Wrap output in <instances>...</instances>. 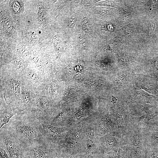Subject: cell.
<instances>
[{
  "label": "cell",
  "instance_id": "obj_1",
  "mask_svg": "<svg viewBox=\"0 0 158 158\" xmlns=\"http://www.w3.org/2000/svg\"><path fill=\"white\" fill-rule=\"evenodd\" d=\"M16 117L5 125L24 148L45 143L42 125L36 116Z\"/></svg>",
  "mask_w": 158,
  "mask_h": 158
},
{
  "label": "cell",
  "instance_id": "obj_2",
  "mask_svg": "<svg viewBox=\"0 0 158 158\" xmlns=\"http://www.w3.org/2000/svg\"><path fill=\"white\" fill-rule=\"evenodd\" d=\"M83 126V124L80 122L69 128L57 153L69 157L77 154H85L86 148L83 145L84 138L85 137Z\"/></svg>",
  "mask_w": 158,
  "mask_h": 158
},
{
  "label": "cell",
  "instance_id": "obj_3",
  "mask_svg": "<svg viewBox=\"0 0 158 158\" xmlns=\"http://www.w3.org/2000/svg\"><path fill=\"white\" fill-rule=\"evenodd\" d=\"M39 120L43 128L45 143L51 150H54L57 152L69 128L68 126L63 127L54 126L45 121Z\"/></svg>",
  "mask_w": 158,
  "mask_h": 158
},
{
  "label": "cell",
  "instance_id": "obj_4",
  "mask_svg": "<svg viewBox=\"0 0 158 158\" xmlns=\"http://www.w3.org/2000/svg\"><path fill=\"white\" fill-rule=\"evenodd\" d=\"M0 145L6 149L11 157L25 158L24 147L20 140L5 125L0 129Z\"/></svg>",
  "mask_w": 158,
  "mask_h": 158
},
{
  "label": "cell",
  "instance_id": "obj_5",
  "mask_svg": "<svg viewBox=\"0 0 158 158\" xmlns=\"http://www.w3.org/2000/svg\"><path fill=\"white\" fill-rule=\"evenodd\" d=\"M91 126H88L85 130L86 149L84 158H94L99 152L94 128L93 125Z\"/></svg>",
  "mask_w": 158,
  "mask_h": 158
},
{
  "label": "cell",
  "instance_id": "obj_6",
  "mask_svg": "<svg viewBox=\"0 0 158 158\" xmlns=\"http://www.w3.org/2000/svg\"><path fill=\"white\" fill-rule=\"evenodd\" d=\"M100 138L97 140L99 152L118 151V138L115 134L110 133Z\"/></svg>",
  "mask_w": 158,
  "mask_h": 158
},
{
  "label": "cell",
  "instance_id": "obj_7",
  "mask_svg": "<svg viewBox=\"0 0 158 158\" xmlns=\"http://www.w3.org/2000/svg\"><path fill=\"white\" fill-rule=\"evenodd\" d=\"M52 151L46 144L33 145L24 148V152L28 158H55L48 153Z\"/></svg>",
  "mask_w": 158,
  "mask_h": 158
},
{
  "label": "cell",
  "instance_id": "obj_8",
  "mask_svg": "<svg viewBox=\"0 0 158 158\" xmlns=\"http://www.w3.org/2000/svg\"><path fill=\"white\" fill-rule=\"evenodd\" d=\"M17 113V111L14 108H5L1 111L0 129L5 125L8 124L11 119Z\"/></svg>",
  "mask_w": 158,
  "mask_h": 158
},
{
  "label": "cell",
  "instance_id": "obj_9",
  "mask_svg": "<svg viewBox=\"0 0 158 158\" xmlns=\"http://www.w3.org/2000/svg\"><path fill=\"white\" fill-rule=\"evenodd\" d=\"M125 111L122 107H119L116 110L115 114V121L118 128H120L125 125L126 117Z\"/></svg>",
  "mask_w": 158,
  "mask_h": 158
},
{
  "label": "cell",
  "instance_id": "obj_10",
  "mask_svg": "<svg viewBox=\"0 0 158 158\" xmlns=\"http://www.w3.org/2000/svg\"><path fill=\"white\" fill-rule=\"evenodd\" d=\"M156 116L155 115L147 114L140 117L136 118V122L139 126L144 127L149 121Z\"/></svg>",
  "mask_w": 158,
  "mask_h": 158
},
{
  "label": "cell",
  "instance_id": "obj_11",
  "mask_svg": "<svg viewBox=\"0 0 158 158\" xmlns=\"http://www.w3.org/2000/svg\"><path fill=\"white\" fill-rule=\"evenodd\" d=\"M116 152L113 151L99 152L94 158H117Z\"/></svg>",
  "mask_w": 158,
  "mask_h": 158
},
{
  "label": "cell",
  "instance_id": "obj_12",
  "mask_svg": "<svg viewBox=\"0 0 158 158\" xmlns=\"http://www.w3.org/2000/svg\"><path fill=\"white\" fill-rule=\"evenodd\" d=\"M10 83L13 93L16 95H18L20 89V84L18 81L12 78L10 80Z\"/></svg>",
  "mask_w": 158,
  "mask_h": 158
},
{
  "label": "cell",
  "instance_id": "obj_13",
  "mask_svg": "<svg viewBox=\"0 0 158 158\" xmlns=\"http://www.w3.org/2000/svg\"><path fill=\"white\" fill-rule=\"evenodd\" d=\"M129 78V75L127 73H121L117 78V83L118 85H121L126 83Z\"/></svg>",
  "mask_w": 158,
  "mask_h": 158
},
{
  "label": "cell",
  "instance_id": "obj_14",
  "mask_svg": "<svg viewBox=\"0 0 158 158\" xmlns=\"http://www.w3.org/2000/svg\"><path fill=\"white\" fill-rule=\"evenodd\" d=\"M21 100L25 105H28L30 102V97L29 93L25 89H23L21 91Z\"/></svg>",
  "mask_w": 158,
  "mask_h": 158
},
{
  "label": "cell",
  "instance_id": "obj_15",
  "mask_svg": "<svg viewBox=\"0 0 158 158\" xmlns=\"http://www.w3.org/2000/svg\"><path fill=\"white\" fill-rule=\"evenodd\" d=\"M82 26L85 31L90 32L91 30L90 25L88 20L86 19H84L82 21Z\"/></svg>",
  "mask_w": 158,
  "mask_h": 158
},
{
  "label": "cell",
  "instance_id": "obj_16",
  "mask_svg": "<svg viewBox=\"0 0 158 158\" xmlns=\"http://www.w3.org/2000/svg\"><path fill=\"white\" fill-rule=\"evenodd\" d=\"M117 155V158H128L127 152L122 150L119 147Z\"/></svg>",
  "mask_w": 158,
  "mask_h": 158
},
{
  "label": "cell",
  "instance_id": "obj_17",
  "mask_svg": "<svg viewBox=\"0 0 158 158\" xmlns=\"http://www.w3.org/2000/svg\"><path fill=\"white\" fill-rule=\"evenodd\" d=\"M157 28L156 25L155 23H152L149 28V35L150 37H152L154 33Z\"/></svg>",
  "mask_w": 158,
  "mask_h": 158
},
{
  "label": "cell",
  "instance_id": "obj_18",
  "mask_svg": "<svg viewBox=\"0 0 158 158\" xmlns=\"http://www.w3.org/2000/svg\"><path fill=\"white\" fill-rule=\"evenodd\" d=\"M0 158H15L14 157L11 158L8 156L5 148L1 146H0Z\"/></svg>",
  "mask_w": 158,
  "mask_h": 158
},
{
  "label": "cell",
  "instance_id": "obj_19",
  "mask_svg": "<svg viewBox=\"0 0 158 158\" xmlns=\"http://www.w3.org/2000/svg\"><path fill=\"white\" fill-rule=\"evenodd\" d=\"M77 19L76 15L72 16L70 18L68 22V25L70 27H73L75 25Z\"/></svg>",
  "mask_w": 158,
  "mask_h": 158
},
{
  "label": "cell",
  "instance_id": "obj_20",
  "mask_svg": "<svg viewBox=\"0 0 158 158\" xmlns=\"http://www.w3.org/2000/svg\"><path fill=\"white\" fill-rule=\"evenodd\" d=\"M78 41L81 47H84L86 46V40L82 36H80L78 37Z\"/></svg>",
  "mask_w": 158,
  "mask_h": 158
},
{
  "label": "cell",
  "instance_id": "obj_21",
  "mask_svg": "<svg viewBox=\"0 0 158 158\" xmlns=\"http://www.w3.org/2000/svg\"><path fill=\"white\" fill-rule=\"evenodd\" d=\"M28 76L30 78L34 80H36L38 79L37 75L33 72H29L28 74Z\"/></svg>",
  "mask_w": 158,
  "mask_h": 158
},
{
  "label": "cell",
  "instance_id": "obj_22",
  "mask_svg": "<svg viewBox=\"0 0 158 158\" xmlns=\"http://www.w3.org/2000/svg\"><path fill=\"white\" fill-rule=\"evenodd\" d=\"M85 154H77L75 156H71L68 158H84Z\"/></svg>",
  "mask_w": 158,
  "mask_h": 158
},
{
  "label": "cell",
  "instance_id": "obj_23",
  "mask_svg": "<svg viewBox=\"0 0 158 158\" xmlns=\"http://www.w3.org/2000/svg\"><path fill=\"white\" fill-rule=\"evenodd\" d=\"M117 100V99L115 97L112 96V101H111V102H112L113 104H114L116 103Z\"/></svg>",
  "mask_w": 158,
  "mask_h": 158
},
{
  "label": "cell",
  "instance_id": "obj_24",
  "mask_svg": "<svg viewBox=\"0 0 158 158\" xmlns=\"http://www.w3.org/2000/svg\"><path fill=\"white\" fill-rule=\"evenodd\" d=\"M154 138L155 140L158 141V132L154 135Z\"/></svg>",
  "mask_w": 158,
  "mask_h": 158
}]
</instances>
